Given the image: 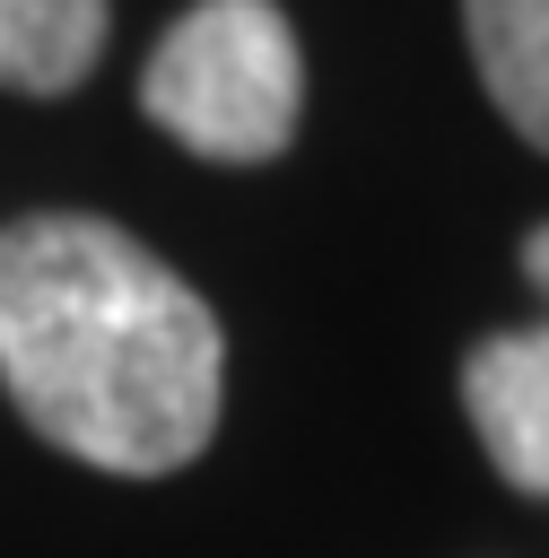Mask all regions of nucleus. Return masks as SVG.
Instances as JSON below:
<instances>
[{"label": "nucleus", "instance_id": "obj_1", "mask_svg": "<svg viewBox=\"0 0 549 558\" xmlns=\"http://www.w3.org/2000/svg\"><path fill=\"white\" fill-rule=\"evenodd\" d=\"M0 384L44 445L157 480L209 445L227 340L209 296H192L139 235L35 209L0 227Z\"/></svg>", "mask_w": 549, "mask_h": 558}, {"label": "nucleus", "instance_id": "obj_2", "mask_svg": "<svg viewBox=\"0 0 549 558\" xmlns=\"http://www.w3.org/2000/svg\"><path fill=\"white\" fill-rule=\"evenodd\" d=\"M139 113L218 166L279 157L305 113V52L279 0H192L139 70Z\"/></svg>", "mask_w": 549, "mask_h": 558}, {"label": "nucleus", "instance_id": "obj_3", "mask_svg": "<svg viewBox=\"0 0 549 558\" xmlns=\"http://www.w3.org/2000/svg\"><path fill=\"white\" fill-rule=\"evenodd\" d=\"M462 410L505 488L549 497V323L497 331L462 357Z\"/></svg>", "mask_w": 549, "mask_h": 558}, {"label": "nucleus", "instance_id": "obj_4", "mask_svg": "<svg viewBox=\"0 0 549 558\" xmlns=\"http://www.w3.org/2000/svg\"><path fill=\"white\" fill-rule=\"evenodd\" d=\"M462 35L488 105L532 148H549V0H462Z\"/></svg>", "mask_w": 549, "mask_h": 558}, {"label": "nucleus", "instance_id": "obj_5", "mask_svg": "<svg viewBox=\"0 0 549 558\" xmlns=\"http://www.w3.org/2000/svg\"><path fill=\"white\" fill-rule=\"evenodd\" d=\"M105 52V0H0V87L70 96Z\"/></svg>", "mask_w": 549, "mask_h": 558}, {"label": "nucleus", "instance_id": "obj_6", "mask_svg": "<svg viewBox=\"0 0 549 558\" xmlns=\"http://www.w3.org/2000/svg\"><path fill=\"white\" fill-rule=\"evenodd\" d=\"M523 270H532V288L549 296V227H532V235H523Z\"/></svg>", "mask_w": 549, "mask_h": 558}]
</instances>
